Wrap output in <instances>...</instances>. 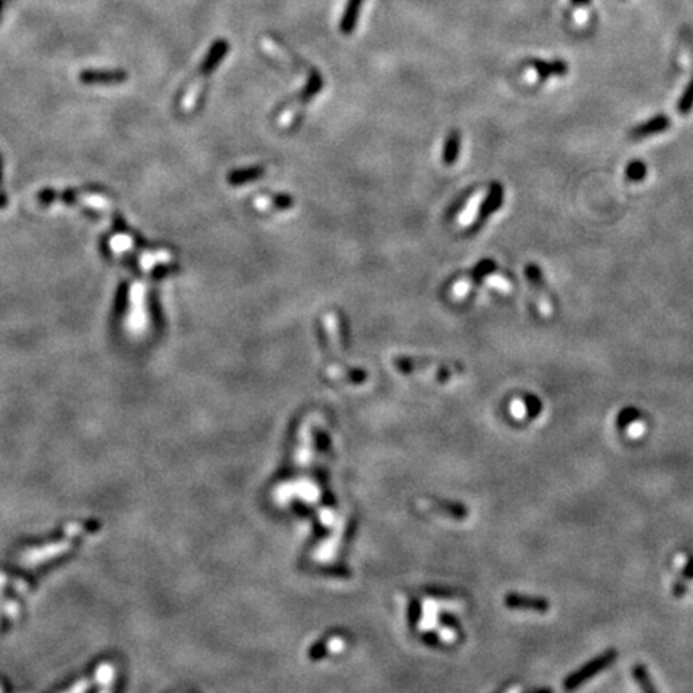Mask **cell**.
Listing matches in <instances>:
<instances>
[{
  "label": "cell",
  "instance_id": "1",
  "mask_svg": "<svg viewBox=\"0 0 693 693\" xmlns=\"http://www.w3.org/2000/svg\"><path fill=\"white\" fill-rule=\"evenodd\" d=\"M82 531H84V525L81 524L66 525L63 531V538H60L58 541L45 543L41 544V546L26 549L25 552L20 555V564L22 566H37L45 564V562L53 560L56 557L66 554L67 550L72 548L74 538H77Z\"/></svg>",
  "mask_w": 693,
  "mask_h": 693
},
{
  "label": "cell",
  "instance_id": "2",
  "mask_svg": "<svg viewBox=\"0 0 693 693\" xmlns=\"http://www.w3.org/2000/svg\"><path fill=\"white\" fill-rule=\"evenodd\" d=\"M394 365L401 374H406V376H411V374L413 376L414 374H427V376H432L439 380V382H446L454 374H461L464 371V368L459 363L422 360V358H395Z\"/></svg>",
  "mask_w": 693,
  "mask_h": 693
},
{
  "label": "cell",
  "instance_id": "3",
  "mask_svg": "<svg viewBox=\"0 0 693 693\" xmlns=\"http://www.w3.org/2000/svg\"><path fill=\"white\" fill-rule=\"evenodd\" d=\"M616 658H618L616 650H607L604 653H600V655L592 658V660L588 661L586 664H583L581 668H578L576 671L568 674L564 679L562 687H564L566 692H573L579 689V687L589 682V680L595 678V675L600 674L602 671H605V669H609L611 664L616 661Z\"/></svg>",
  "mask_w": 693,
  "mask_h": 693
},
{
  "label": "cell",
  "instance_id": "4",
  "mask_svg": "<svg viewBox=\"0 0 693 693\" xmlns=\"http://www.w3.org/2000/svg\"><path fill=\"white\" fill-rule=\"evenodd\" d=\"M503 204H504V186L499 183V181H493L490 185V190H488L486 197L484 200V202L480 204L479 212H477L474 224L470 225L469 231L470 233L479 231L481 226L490 220L491 215L503 207Z\"/></svg>",
  "mask_w": 693,
  "mask_h": 693
},
{
  "label": "cell",
  "instance_id": "5",
  "mask_svg": "<svg viewBox=\"0 0 693 693\" xmlns=\"http://www.w3.org/2000/svg\"><path fill=\"white\" fill-rule=\"evenodd\" d=\"M130 309L127 315V326L132 331H141L146 326V292L141 283H135L130 287Z\"/></svg>",
  "mask_w": 693,
  "mask_h": 693
},
{
  "label": "cell",
  "instance_id": "6",
  "mask_svg": "<svg viewBox=\"0 0 693 693\" xmlns=\"http://www.w3.org/2000/svg\"><path fill=\"white\" fill-rule=\"evenodd\" d=\"M504 604L509 610L535 611V613H548L550 610V602L546 597L525 595L519 592H509L504 597Z\"/></svg>",
  "mask_w": 693,
  "mask_h": 693
},
{
  "label": "cell",
  "instance_id": "7",
  "mask_svg": "<svg viewBox=\"0 0 693 693\" xmlns=\"http://www.w3.org/2000/svg\"><path fill=\"white\" fill-rule=\"evenodd\" d=\"M82 84H122L127 81V72L124 70H85L79 74Z\"/></svg>",
  "mask_w": 693,
  "mask_h": 693
},
{
  "label": "cell",
  "instance_id": "8",
  "mask_svg": "<svg viewBox=\"0 0 693 693\" xmlns=\"http://www.w3.org/2000/svg\"><path fill=\"white\" fill-rule=\"evenodd\" d=\"M671 119L666 115H658L655 117L649 119V121L639 124L629 132V137L633 140H642L647 137H652V135H658L666 132V130L671 127Z\"/></svg>",
  "mask_w": 693,
  "mask_h": 693
},
{
  "label": "cell",
  "instance_id": "9",
  "mask_svg": "<svg viewBox=\"0 0 693 693\" xmlns=\"http://www.w3.org/2000/svg\"><path fill=\"white\" fill-rule=\"evenodd\" d=\"M294 206L292 197L284 195H259L252 200V207L259 212H278Z\"/></svg>",
  "mask_w": 693,
  "mask_h": 693
},
{
  "label": "cell",
  "instance_id": "10",
  "mask_svg": "<svg viewBox=\"0 0 693 693\" xmlns=\"http://www.w3.org/2000/svg\"><path fill=\"white\" fill-rule=\"evenodd\" d=\"M228 50H230L228 42H226L225 39H217V41L210 45L206 58L202 60L201 67H200L201 74H204V76H209L210 72H214L215 70H217L219 65L221 63V61H224V58L226 56V53H228Z\"/></svg>",
  "mask_w": 693,
  "mask_h": 693
},
{
  "label": "cell",
  "instance_id": "11",
  "mask_svg": "<svg viewBox=\"0 0 693 693\" xmlns=\"http://www.w3.org/2000/svg\"><path fill=\"white\" fill-rule=\"evenodd\" d=\"M531 66H533V70L536 71L538 76L541 77V81H546V79H549V77H562L568 72L566 61H562V60H554V61L533 60Z\"/></svg>",
  "mask_w": 693,
  "mask_h": 693
},
{
  "label": "cell",
  "instance_id": "12",
  "mask_svg": "<svg viewBox=\"0 0 693 693\" xmlns=\"http://www.w3.org/2000/svg\"><path fill=\"white\" fill-rule=\"evenodd\" d=\"M363 2H365V0H346V5L344 8L342 18H340V25H339L340 32L345 34V36H349V34L355 31L358 18H360V11L363 7Z\"/></svg>",
  "mask_w": 693,
  "mask_h": 693
},
{
  "label": "cell",
  "instance_id": "13",
  "mask_svg": "<svg viewBox=\"0 0 693 693\" xmlns=\"http://www.w3.org/2000/svg\"><path fill=\"white\" fill-rule=\"evenodd\" d=\"M525 276L530 286L533 287V291L538 294V297H549L550 299V289L546 283V278L541 270V266H538L536 264H526L525 265Z\"/></svg>",
  "mask_w": 693,
  "mask_h": 693
},
{
  "label": "cell",
  "instance_id": "14",
  "mask_svg": "<svg viewBox=\"0 0 693 693\" xmlns=\"http://www.w3.org/2000/svg\"><path fill=\"white\" fill-rule=\"evenodd\" d=\"M459 153H461V132L454 129L451 132H448L445 145H443V164L453 166L458 161Z\"/></svg>",
  "mask_w": 693,
  "mask_h": 693
},
{
  "label": "cell",
  "instance_id": "15",
  "mask_svg": "<svg viewBox=\"0 0 693 693\" xmlns=\"http://www.w3.org/2000/svg\"><path fill=\"white\" fill-rule=\"evenodd\" d=\"M498 270V264L493 259H481L472 270H470L467 284H481L488 276H491Z\"/></svg>",
  "mask_w": 693,
  "mask_h": 693
},
{
  "label": "cell",
  "instance_id": "16",
  "mask_svg": "<svg viewBox=\"0 0 693 693\" xmlns=\"http://www.w3.org/2000/svg\"><path fill=\"white\" fill-rule=\"evenodd\" d=\"M633 678L635 680V684L639 685L642 693H660L656 689L655 682H653L649 669H647L644 664H635L633 668Z\"/></svg>",
  "mask_w": 693,
  "mask_h": 693
},
{
  "label": "cell",
  "instance_id": "17",
  "mask_svg": "<svg viewBox=\"0 0 693 693\" xmlns=\"http://www.w3.org/2000/svg\"><path fill=\"white\" fill-rule=\"evenodd\" d=\"M436 505H439V509H441L443 512H445L446 515H450L451 519H454V520H465L469 517L467 505H464L462 503L445 501V499H440V501L436 503Z\"/></svg>",
  "mask_w": 693,
  "mask_h": 693
},
{
  "label": "cell",
  "instance_id": "18",
  "mask_svg": "<svg viewBox=\"0 0 693 693\" xmlns=\"http://www.w3.org/2000/svg\"><path fill=\"white\" fill-rule=\"evenodd\" d=\"M640 419H642L640 410H637V408H634V406H626V408H623L620 413H618L616 427L620 430H628L629 427H633L635 422H639Z\"/></svg>",
  "mask_w": 693,
  "mask_h": 693
},
{
  "label": "cell",
  "instance_id": "19",
  "mask_svg": "<svg viewBox=\"0 0 693 693\" xmlns=\"http://www.w3.org/2000/svg\"><path fill=\"white\" fill-rule=\"evenodd\" d=\"M79 201L82 202V206L98 210V212H106V210L111 209V201L108 200L103 195H96V193H90V195H82L79 197Z\"/></svg>",
  "mask_w": 693,
  "mask_h": 693
},
{
  "label": "cell",
  "instance_id": "20",
  "mask_svg": "<svg viewBox=\"0 0 693 693\" xmlns=\"http://www.w3.org/2000/svg\"><path fill=\"white\" fill-rule=\"evenodd\" d=\"M110 247H111V251L117 255L130 254V252L135 251V244H134L132 238H130L129 235H122V233H119V235H115L111 238Z\"/></svg>",
  "mask_w": 693,
  "mask_h": 693
},
{
  "label": "cell",
  "instance_id": "21",
  "mask_svg": "<svg viewBox=\"0 0 693 693\" xmlns=\"http://www.w3.org/2000/svg\"><path fill=\"white\" fill-rule=\"evenodd\" d=\"M624 177H626V180L630 181V183H640V181H644L647 177L645 162L637 161V159H635V161H630L626 166V170H624Z\"/></svg>",
  "mask_w": 693,
  "mask_h": 693
},
{
  "label": "cell",
  "instance_id": "22",
  "mask_svg": "<svg viewBox=\"0 0 693 693\" xmlns=\"http://www.w3.org/2000/svg\"><path fill=\"white\" fill-rule=\"evenodd\" d=\"M265 174V170L264 169H246V170H236V172H233L228 175V181L231 185H241V183H247V181H252L255 179H259V177H262V175Z\"/></svg>",
  "mask_w": 693,
  "mask_h": 693
},
{
  "label": "cell",
  "instance_id": "23",
  "mask_svg": "<svg viewBox=\"0 0 693 693\" xmlns=\"http://www.w3.org/2000/svg\"><path fill=\"white\" fill-rule=\"evenodd\" d=\"M112 675H115V671H112L111 664L105 663L98 668V671L95 674V679L98 680L100 684V693H111Z\"/></svg>",
  "mask_w": 693,
  "mask_h": 693
},
{
  "label": "cell",
  "instance_id": "24",
  "mask_svg": "<svg viewBox=\"0 0 693 693\" xmlns=\"http://www.w3.org/2000/svg\"><path fill=\"white\" fill-rule=\"evenodd\" d=\"M522 401H524V406H525V413H526V417L528 419H536L541 416V413H543V401L538 399L536 395H533V394H526L524 395V399H522Z\"/></svg>",
  "mask_w": 693,
  "mask_h": 693
},
{
  "label": "cell",
  "instance_id": "25",
  "mask_svg": "<svg viewBox=\"0 0 693 693\" xmlns=\"http://www.w3.org/2000/svg\"><path fill=\"white\" fill-rule=\"evenodd\" d=\"M693 110V79L687 85L682 96L678 101V111L682 116H687Z\"/></svg>",
  "mask_w": 693,
  "mask_h": 693
},
{
  "label": "cell",
  "instance_id": "26",
  "mask_svg": "<svg viewBox=\"0 0 693 693\" xmlns=\"http://www.w3.org/2000/svg\"><path fill=\"white\" fill-rule=\"evenodd\" d=\"M439 621H440V624H441L443 628L451 629V630H454V633H458L459 635H464L462 624H461V621L458 620V616L453 615V613L441 611L440 615H439Z\"/></svg>",
  "mask_w": 693,
  "mask_h": 693
},
{
  "label": "cell",
  "instance_id": "27",
  "mask_svg": "<svg viewBox=\"0 0 693 693\" xmlns=\"http://www.w3.org/2000/svg\"><path fill=\"white\" fill-rule=\"evenodd\" d=\"M90 687H92L90 679H79L77 682H74L70 689L65 690L63 693H87Z\"/></svg>",
  "mask_w": 693,
  "mask_h": 693
},
{
  "label": "cell",
  "instance_id": "28",
  "mask_svg": "<svg viewBox=\"0 0 693 693\" xmlns=\"http://www.w3.org/2000/svg\"><path fill=\"white\" fill-rule=\"evenodd\" d=\"M429 594L435 595V597H443V599H453V597H459V595H461V592H458V590L446 589V588L432 589V590H429Z\"/></svg>",
  "mask_w": 693,
  "mask_h": 693
},
{
  "label": "cell",
  "instance_id": "29",
  "mask_svg": "<svg viewBox=\"0 0 693 693\" xmlns=\"http://www.w3.org/2000/svg\"><path fill=\"white\" fill-rule=\"evenodd\" d=\"M687 594V583L684 581L682 578L678 579V581L674 583V586H673V595L675 599H680V597H684V595Z\"/></svg>",
  "mask_w": 693,
  "mask_h": 693
},
{
  "label": "cell",
  "instance_id": "30",
  "mask_svg": "<svg viewBox=\"0 0 693 693\" xmlns=\"http://www.w3.org/2000/svg\"><path fill=\"white\" fill-rule=\"evenodd\" d=\"M680 578H682L684 581H692L693 579V555H690L689 559H687L685 565L682 568V573H680Z\"/></svg>",
  "mask_w": 693,
  "mask_h": 693
},
{
  "label": "cell",
  "instance_id": "31",
  "mask_svg": "<svg viewBox=\"0 0 693 693\" xmlns=\"http://www.w3.org/2000/svg\"><path fill=\"white\" fill-rule=\"evenodd\" d=\"M420 613H422V609H420V604L417 600H413V604H411V609H410V620L413 624H417V621L420 620Z\"/></svg>",
  "mask_w": 693,
  "mask_h": 693
},
{
  "label": "cell",
  "instance_id": "32",
  "mask_svg": "<svg viewBox=\"0 0 693 693\" xmlns=\"http://www.w3.org/2000/svg\"><path fill=\"white\" fill-rule=\"evenodd\" d=\"M5 613H7L8 618H16V615H18V604L13 600H8L5 604Z\"/></svg>",
  "mask_w": 693,
  "mask_h": 693
},
{
  "label": "cell",
  "instance_id": "33",
  "mask_svg": "<svg viewBox=\"0 0 693 693\" xmlns=\"http://www.w3.org/2000/svg\"><path fill=\"white\" fill-rule=\"evenodd\" d=\"M422 639H424L425 642H427L429 645H434V647H436V645H440V644H441L440 635H439V634H435V633H427V634H424V635H422Z\"/></svg>",
  "mask_w": 693,
  "mask_h": 693
},
{
  "label": "cell",
  "instance_id": "34",
  "mask_svg": "<svg viewBox=\"0 0 693 693\" xmlns=\"http://www.w3.org/2000/svg\"><path fill=\"white\" fill-rule=\"evenodd\" d=\"M5 586H7V576L4 575V573H0V610H2V602H4V592H5Z\"/></svg>",
  "mask_w": 693,
  "mask_h": 693
},
{
  "label": "cell",
  "instance_id": "35",
  "mask_svg": "<svg viewBox=\"0 0 693 693\" xmlns=\"http://www.w3.org/2000/svg\"><path fill=\"white\" fill-rule=\"evenodd\" d=\"M571 4L575 5V7H583V5L590 4V0H571Z\"/></svg>",
  "mask_w": 693,
  "mask_h": 693
},
{
  "label": "cell",
  "instance_id": "36",
  "mask_svg": "<svg viewBox=\"0 0 693 693\" xmlns=\"http://www.w3.org/2000/svg\"><path fill=\"white\" fill-rule=\"evenodd\" d=\"M528 693H554L550 689H538V690H533V692H528Z\"/></svg>",
  "mask_w": 693,
  "mask_h": 693
},
{
  "label": "cell",
  "instance_id": "37",
  "mask_svg": "<svg viewBox=\"0 0 693 693\" xmlns=\"http://www.w3.org/2000/svg\"><path fill=\"white\" fill-rule=\"evenodd\" d=\"M0 693H4V689H2V685H0Z\"/></svg>",
  "mask_w": 693,
  "mask_h": 693
}]
</instances>
